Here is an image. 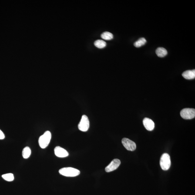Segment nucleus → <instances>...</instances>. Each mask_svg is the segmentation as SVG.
<instances>
[{
	"instance_id": "nucleus-1",
	"label": "nucleus",
	"mask_w": 195,
	"mask_h": 195,
	"mask_svg": "<svg viewBox=\"0 0 195 195\" xmlns=\"http://www.w3.org/2000/svg\"><path fill=\"white\" fill-rule=\"evenodd\" d=\"M60 174L66 177H73L79 175L80 172L77 169L72 167H65L60 169Z\"/></svg>"
},
{
	"instance_id": "nucleus-2",
	"label": "nucleus",
	"mask_w": 195,
	"mask_h": 195,
	"mask_svg": "<svg viewBox=\"0 0 195 195\" xmlns=\"http://www.w3.org/2000/svg\"><path fill=\"white\" fill-rule=\"evenodd\" d=\"M52 139V134L49 131L45 132L43 135L40 137L38 143L41 148L45 149L50 143Z\"/></svg>"
},
{
	"instance_id": "nucleus-3",
	"label": "nucleus",
	"mask_w": 195,
	"mask_h": 195,
	"mask_svg": "<svg viewBox=\"0 0 195 195\" xmlns=\"http://www.w3.org/2000/svg\"><path fill=\"white\" fill-rule=\"evenodd\" d=\"M160 164L161 168L163 170H168L171 165V161L169 155L167 153L164 154L160 158Z\"/></svg>"
},
{
	"instance_id": "nucleus-4",
	"label": "nucleus",
	"mask_w": 195,
	"mask_h": 195,
	"mask_svg": "<svg viewBox=\"0 0 195 195\" xmlns=\"http://www.w3.org/2000/svg\"><path fill=\"white\" fill-rule=\"evenodd\" d=\"M90 126V122L88 116L86 115H82V119L78 125V128L82 132L87 131Z\"/></svg>"
},
{
	"instance_id": "nucleus-5",
	"label": "nucleus",
	"mask_w": 195,
	"mask_h": 195,
	"mask_svg": "<svg viewBox=\"0 0 195 195\" xmlns=\"http://www.w3.org/2000/svg\"><path fill=\"white\" fill-rule=\"evenodd\" d=\"M181 117L185 119H191L195 118V109L190 108H185L182 109L180 112Z\"/></svg>"
},
{
	"instance_id": "nucleus-6",
	"label": "nucleus",
	"mask_w": 195,
	"mask_h": 195,
	"mask_svg": "<svg viewBox=\"0 0 195 195\" xmlns=\"http://www.w3.org/2000/svg\"><path fill=\"white\" fill-rule=\"evenodd\" d=\"M122 143L126 150L133 151L136 150V145L135 142L127 138H123L122 140Z\"/></svg>"
},
{
	"instance_id": "nucleus-7",
	"label": "nucleus",
	"mask_w": 195,
	"mask_h": 195,
	"mask_svg": "<svg viewBox=\"0 0 195 195\" xmlns=\"http://www.w3.org/2000/svg\"><path fill=\"white\" fill-rule=\"evenodd\" d=\"M121 164L120 160L119 159H113L111 163L105 168V171L107 173L113 171L118 169Z\"/></svg>"
},
{
	"instance_id": "nucleus-8",
	"label": "nucleus",
	"mask_w": 195,
	"mask_h": 195,
	"mask_svg": "<svg viewBox=\"0 0 195 195\" xmlns=\"http://www.w3.org/2000/svg\"><path fill=\"white\" fill-rule=\"evenodd\" d=\"M54 152L55 156L59 158L66 157L69 155L67 151L60 146H58L55 147Z\"/></svg>"
},
{
	"instance_id": "nucleus-9",
	"label": "nucleus",
	"mask_w": 195,
	"mask_h": 195,
	"mask_svg": "<svg viewBox=\"0 0 195 195\" xmlns=\"http://www.w3.org/2000/svg\"><path fill=\"white\" fill-rule=\"evenodd\" d=\"M143 122L144 126L147 130L152 131L154 129V123L152 120L148 118H145Z\"/></svg>"
},
{
	"instance_id": "nucleus-10",
	"label": "nucleus",
	"mask_w": 195,
	"mask_h": 195,
	"mask_svg": "<svg viewBox=\"0 0 195 195\" xmlns=\"http://www.w3.org/2000/svg\"><path fill=\"white\" fill-rule=\"evenodd\" d=\"M183 77L187 79H194L195 78V70H188L185 71L182 74Z\"/></svg>"
},
{
	"instance_id": "nucleus-11",
	"label": "nucleus",
	"mask_w": 195,
	"mask_h": 195,
	"mask_svg": "<svg viewBox=\"0 0 195 195\" xmlns=\"http://www.w3.org/2000/svg\"><path fill=\"white\" fill-rule=\"evenodd\" d=\"M156 53L159 57H164L167 54V51L163 48H158L156 50Z\"/></svg>"
},
{
	"instance_id": "nucleus-12",
	"label": "nucleus",
	"mask_w": 195,
	"mask_h": 195,
	"mask_svg": "<svg viewBox=\"0 0 195 195\" xmlns=\"http://www.w3.org/2000/svg\"><path fill=\"white\" fill-rule=\"evenodd\" d=\"M31 154V150L30 147L26 146L23 149L22 156L24 159H28Z\"/></svg>"
},
{
	"instance_id": "nucleus-13",
	"label": "nucleus",
	"mask_w": 195,
	"mask_h": 195,
	"mask_svg": "<svg viewBox=\"0 0 195 195\" xmlns=\"http://www.w3.org/2000/svg\"><path fill=\"white\" fill-rule=\"evenodd\" d=\"M94 44L96 48H103L106 46V43L105 41L100 39L95 41Z\"/></svg>"
},
{
	"instance_id": "nucleus-14",
	"label": "nucleus",
	"mask_w": 195,
	"mask_h": 195,
	"mask_svg": "<svg viewBox=\"0 0 195 195\" xmlns=\"http://www.w3.org/2000/svg\"><path fill=\"white\" fill-rule=\"evenodd\" d=\"M146 42H147V41L145 38H139L137 41H136L134 45L136 48H140L142 46L145 45Z\"/></svg>"
},
{
	"instance_id": "nucleus-15",
	"label": "nucleus",
	"mask_w": 195,
	"mask_h": 195,
	"mask_svg": "<svg viewBox=\"0 0 195 195\" xmlns=\"http://www.w3.org/2000/svg\"><path fill=\"white\" fill-rule=\"evenodd\" d=\"M101 37L106 40H110L113 38V35L110 32H106L103 33L101 35Z\"/></svg>"
},
{
	"instance_id": "nucleus-16",
	"label": "nucleus",
	"mask_w": 195,
	"mask_h": 195,
	"mask_svg": "<svg viewBox=\"0 0 195 195\" xmlns=\"http://www.w3.org/2000/svg\"><path fill=\"white\" fill-rule=\"evenodd\" d=\"M2 177L6 181L11 182L14 180V176L12 173H9L2 175Z\"/></svg>"
},
{
	"instance_id": "nucleus-17",
	"label": "nucleus",
	"mask_w": 195,
	"mask_h": 195,
	"mask_svg": "<svg viewBox=\"0 0 195 195\" xmlns=\"http://www.w3.org/2000/svg\"><path fill=\"white\" fill-rule=\"evenodd\" d=\"M5 138V135L3 132L0 129V139H3Z\"/></svg>"
}]
</instances>
